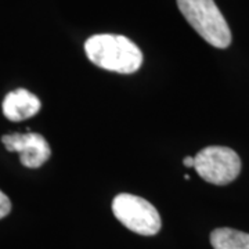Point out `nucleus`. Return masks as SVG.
I'll list each match as a JSON object with an SVG mask.
<instances>
[{
    "label": "nucleus",
    "instance_id": "f257e3e1",
    "mask_svg": "<svg viewBox=\"0 0 249 249\" xmlns=\"http://www.w3.org/2000/svg\"><path fill=\"white\" fill-rule=\"evenodd\" d=\"M85 53L98 68L124 75L139 71L142 64L139 46L122 35H93L85 43Z\"/></svg>",
    "mask_w": 249,
    "mask_h": 249
},
{
    "label": "nucleus",
    "instance_id": "f03ea898",
    "mask_svg": "<svg viewBox=\"0 0 249 249\" xmlns=\"http://www.w3.org/2000/svg\"><path fill=\"white\" fill-rule=\"evenodd\" d=\"M178 6L187 22L204 40L217 49L231 43V31L213 0H178Z\"/></svg>",
    "mask_w": 249,
    "mask_h": 249
},
{
    "label": "nucleus",
    "instance_id": "7ed1b4c3",
    "mask_svg": "<svg viewBox=\"0 0 249 249\" xmlns=\"http://www.w3.org/2000/svg\"><path fill=\"white\" fill-rule=\"evenodd\" d=\"M194 169L205 181L226 186L238 178L241 160L238 154L222 145H209L194 157Z\"/></svg>",
    "mask_w": 249,
    "mask_h": 249
},
{
    "label": "nucleus",
    "instance_id": "20e7f679",
    "mask_svg": "<svg viewBox=\"0 0 249 249\" xmlns=\"http://www.w3.org/2000/svg\"><path fill=\"white\" fill-rule=\"evenodd\" d=\"M112 212L124 227L140 235H155L162 226L155 206L133 194L116 196L112 201Z\"/></svg>",
    "mask_w": 249,
    "mask_h": 249
},
{
    "label": "nucleus",
    "instance_id": "39448f33",
    "mask_svg": "<svg viewBox=\"0 0 249 249\" xmlns=\"http://www.w3.org/2000/svg\"><path fill=\"white\" fill-rule=\"evenodd\" d=\"M1 142L10 152H18L25 168H40L50 158L52 150L46 139L39 133H11L1 137Z\"/></svg>",
    "mask_w": 249,
    "mask_h": 249
},
{
    "label": "nucleus",
    "instance_id": "423d86ee",
    "mask_svg": "<svg viewBox=\"0 0 249 249\" xmlns=\"http://www.w3.org/2000/svg\"><path fill=\"white\" fill-rule=\"evenodd\" d=\"M3 114L11 122H21L35 116L42 107L40 100L25 89L10 91L3 100Z\"/></svg>",
    "mask_w": 249,
    "mask_h": 249
},
{
    "label": "nucleus",
    "instance_id": "0eeeda50",
    "mask_svg": "<svg viewBox=\"0 0 249 249\" xmlns=\"http://www.w3.org/2000/svg\"><path fill=\"white\" fill-rule=\"evenodd\" d=\"M213 249H249V234L229 227L216 229L211 232Z\"/></svg>",
    "mask_w": 249,
    "mask_h": 249
},
{
    "label": "nucleus",
    "instance_id": "6e6552de",
    "mask_svg": "<svg viewBox=\"0 0 249 249\" xmlns=\"http://www.w3.org/2000/svg\"><path fill=\"white\" fill-rule=\"evenodd\" d=\"M11 211V202L10 198L1 190H0V219L6 217Z\"/></svg>",
    "mask_w": 249,
    "mask_h": 249
},
{
    "label": "nucleus",
    "instance_id": "1a4fd4ad",
    "mask_svg": "<svg viewBox=\"0 0 249 249\" xmlns=\"http://www.w3.org/2000/svg\"><path fill=\"white\" fill-rule=\"evenodd\" d=\"M183 163H184V166H187V168H194V163H196L194 157H186L183 160Z\"/></svg>",
    "mask_w": 249,
    "mask_h": 249
}]
</instances>
